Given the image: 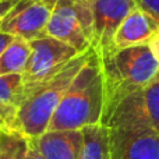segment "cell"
I'll return each mask as SVG.
<instances>
[{"mask_svg":"<svg viewBox=\"0 0 159 159\" xmlns=\"http://www.w3.org/2000/svg\"><path fill=\"white\" fill-rule=\"evenodd\" d=\"M46 35L75 48L80 53L92 48V0H59L52 8Z\"/></svg>","mask_w":159,"mask_h":159,"instance_id":"277c9868","label":"cell"},{"mask_svg":"<svg viewBox=\"0 0 159 159\" xmlns=\"http://www.w3.org/2000/svg\"><path fill=\"white\" fill-rule=\"evenodd\" d=\"M16 36L10 35V34H6V32H0V55L6 50V48L14 41Z\"/></svg>","mask_w":159,"mask_h":159,"instance_id":"44dd1931","label":"cell"},{"mask_svg":"<svg viewBox=\"0 0 159 159\" xmlns=\"http://www.w3.org/2000/svg\"><path fill=\"white\" fill-rule=\"evenodd\" d=\"M101 64L105 92L102 124H105L124 99L158 78L159 64L148 45L116 50L101 59Z\"/></svg>","mask_w":159,"mask_h":159,"instance_id":"7a4b0ae2","label":"cell"},{"mask_svg":"<svg viewBox=\"0 0 159 159\" xmlns=\"http://www.w3.org/2000/svg\"><path fill=\"white\" fill-rule=\"evenodd\" d=\"M42 2H43V3H46V4H48V6H50V7H52V8H53V6H55V4H56V3H57V2H59V0H42Z\"/></svg>","mask_w":159,"mask_h":159,"instance_id":"603a6c76","label":"cell"},{"mask_svg":"<svg viewBox=\"0 0 159 159\" xmlns=\"http://www.w3.org/2000/svg\"><path fill=\"white\" fill-rule=\"evenodd\" d=\"M93 48L77 55L57 74L24 98L17 109L13 131L27 138H35L48 130L50 120L71 81L88 60Z\"/></svg>","mask_w":159,"mask_h":159,"instance_id":"3957f363","label":"cell"},{"mask_svg":"<svg viewBox=\"0 0 159 159\" xmlns=\"http://www.w3.org/2000/svg\"><path fill=\"white\" fill-rule=\"evenodd\" d=\"M110 159H159V133L110 129Z\"/></svg>","mask_w":159,"mask_h":159,"instance_id":"9c48e42d","label":"cell"},{"mask_svg":"<svg viewBox=\"0 0 159 159\" xmlns=\"http://www.w3.org/2000/svg\"><path fill=\"white\" fill-rule=\"evenodd\" d=\"M25 98L24 80L21 74L0 75V102L17 107Z\"/></svg>","mask_w":159,"mask_h":159,"instance_id":"5bb4252c","label":"cell"},{"mask_svg":"<svg viewBox=\"0 0 159 159\" xmlns=\"http://www.w3.org/2000/svg\"><path fill=\"white\" fill-rule=\"evenodd\" d=\"M103 73L101 59L92 49L88 60L77 73L63 95L46 131L81 130L102 123Z\"/></svg>","mask_w":159,"mask_h":159,"instance_id":"6da1fadb","label":"cell"},{"mask_svg":"<svg viewBox=\"0 0 159 159\" xmlns=\"http://www.w3.org/2000/svg\"><path fill=\"white\" fill-rule=\"evenodd\" d=\"M4 159H24L27 137L18 133H3Z\"/></svg>","mask_w":159,"mask_h":159,"instance_id":"9a60e30c","label":"cell"},{"mask_svg":"<svg viewBox=\"0 0 159 159\" xmlns=\"http://www.w3.org/2000/svg\"><path fill=\"white\" fill-rule=\"evenodd\" d=\"M31 45L27 39L14 38V41L0 55V75L21 74L27 66Z\"/></svg>","mask_w":159,"mask_h":159,"instance_id":"4fadbf2b","label":"cell"},{"mask_svg":"<svg viewBox=\"0 0 159 159\" xmlns=\"http://www.w3.org/2000/svg\"><path fill=\"white\" fill-rule=\"evenodd\" d=\"M3 133L0 131V159H4V147H3Z\"/></svg>","mask_w":159,"mask_h":159,"instance_id":"7402d4cb","label":"cell"},{"mask_svg":"<svg viewBox=\"0 0 159 159\" xmlns=\"http://www.w3.org/2000/svg\"><path fill=\"white\" fill-rule=\"evenodd\" d=\"M30 57L24 71L21 73L25 96L39 85L53 78L71 59L80 55L75 48L48 35L30 41Z\"/></svg>","mask_w":159,"mask_h":159,"instance_id":"5b68a950","label":"cell"},{"mask_svg":"<svg viewBox=\"0 0 159 159\" xmlns=\"http://www.w3.org/2000/svg\"><path fill=\"white\" fill-rule=\"evenodd\" d=\"M82 147L78 159H110V129L93 124L81 129Z\"/></svg>","mask_w":159,"mask_h":159,"instance_id":"7c38bea8","label":"cell"},{"mask_svg":"<svg viewBox=\"0 0 159 159\" xmlns=\"http://www.w3.org/2000/svg\"><path fill=\"white\" fill-rule=\"evenodd\" d=\"M109 129L159 133V75L144 89L126 98L105 123Z\"/></svg>","mask_w":159,"mask_h":159,"instance_id":"8992f818","label":"cell"},{"mask_svg":"<svg viewBox=\"0 0 159 159\" xmlns=\"http://www.w3.org/2000/svg\"><path fill=\"white\" fill-rule=\"evenodd\" d=\"M137 6L152 17L159 25V0H135Z\"/></svg>","mask_w":159,"mask_h":159,"instance_id":"e0dca14e","label":"cell"},{"mask_svg":"<svg viewBox=\"0 0 159 159\" xmlns=\"http://www.w3.org/2000/svg\"><path fill=\"white\" fill-rule=\"evenodd\" d=\"M24 159H43L39 155V152L34 148L30 138H27V148H25V152H24Z\"/></svg>","mask_w":159,"mask_h":159,"instance_id":"d6986e66","label":"cell"},{"mask_svg":"<svg viewBox=\"0 0 159 159\" xmlns=\"http://www.w3.org/2000/svg\"><path fill=\"white\" fill-rule=\"evenodd\" d=\"M18 2V0H0V21L2 18L14 7V4Z\"/></svg>","mask_w":159,"mask_h":159,"instance_id":"ffe728a7","label":"cell"},{"mask_svg":"<svg viewBox=\"0 0 159 159\" xmlns=\"http://www.w3.org/2000/svg\"><path fill=\"white\" fill-rule=\"evenodd\" d=\"M158 31V22L137 6L117 27L112 39V49L116 52L133 46L148 45Z\"/></svg>","mask_w":159,"mask_h":159,"instance_id":"30bf717a","label":"cell"},{"mask_svg":"<svg viewBox=\"0 0 159 159\" xmlns=\"http://www.w3.org/2000/svg\"><path fill=\"white\" fill-rule=\"evenodd\" d=\"M148 46H149V49H151L152 55H154L155 60H157L159 64V31L151 38V41L148 42Z\"/></svg>","mask_w":159,"mask_h":159,"instance_id":"ac0fdd59","label":"cell"},{"mask_svg":"<svg viewBox=\"0 0 159 159\" xmlns=\"http://www.w3.org/2000/svg\"><path fill=\"white\" fill-rule=\"evenodd\" d=\"M137 7L135 0H92V48L101 59L112 55V39L117 27Z\"/></svg>","mask_w":159,"mask_h":159,"instance_id":"ba28073f","label":"cell"},{"mask_svg":"<svg viewBox=\"0 0 159 159\" xmlns=\"http://www.w3.org/2000/svg\"><path fill=\"white\" fill-rule=\"evenodd\" d=\"M52 7L42 0H18L0 21V32L17 38L34 39L46 36Z\"/></svg>","mask_w":159,"mask_h":159,"instance_id":"52a82bcc","label":"cell"},{"mask_svg":"<svg viewBox=\"0 0 159 159\" xmlns=\"http://www.w3.org/2000/svg\"><path fill=\"white\" fill-rule=\"evenodd\" d=\"M30 141L43 159H78L82 133L81 130L45 131Z\"/></svg>","mask_w":159,"mask_h":159,"instance_id":"8fae6325","label":"cell"},{"mask_svg":"<svg viewBox=\"0 0 159 159\" xmlns=\"http://www.w3.org/2000/svg\"><path fill=\"white\" fill-rule=\"evenodd\" d=\"M17 107L0 102V131L14 133V121H16Z\"/></svg>","mask_w":159,"mask_h":159,"instance_id":"2e32d148","label":"cell"}]
</instances>
